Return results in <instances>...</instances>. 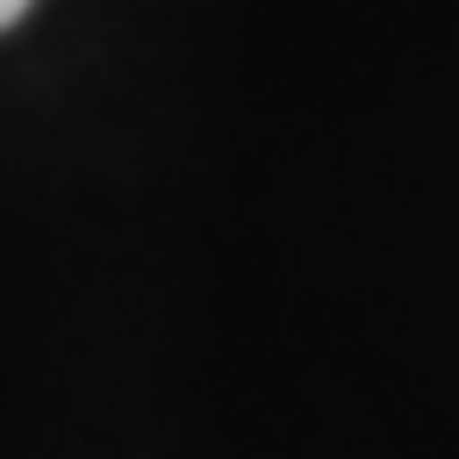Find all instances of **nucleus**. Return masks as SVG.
I'll return each instance as SVG.
<instances>
[{
    "mask_svg": "<svg viewBox=\"0 0 459 459\" xmlns=\"http://www.w3.org/2000/svg\"><path fill=\"white\" fill-rule=\"evenodd\" d=\"M26 7H32V0H0V32H7L13 20H26Z\"/></svg>",
    "mask_w": 459,
    "mask_h": 459,
    "instance_id": "f257e3e1",
    "label": "nucleus"
}]
</instances>
